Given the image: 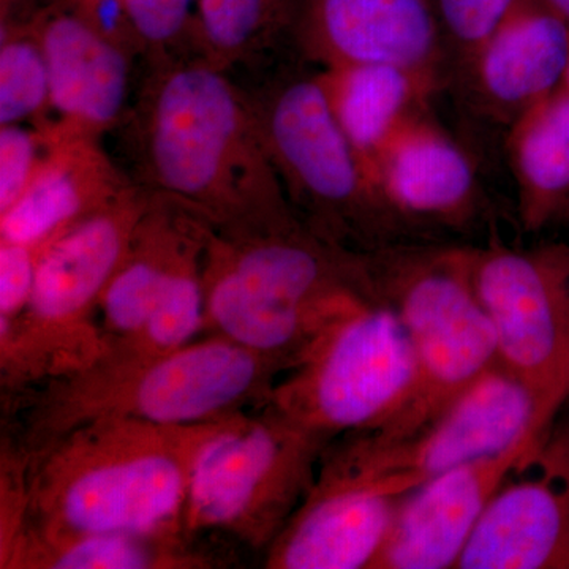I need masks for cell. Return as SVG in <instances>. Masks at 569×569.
I'll return each mask as SVG.
<instances>
[{"mask_svg":"<svg viewBox=\"0 0 569 569\" xmlns=\"http://www.w3.org/2000/svg\"><path fill=\"white\" fill-rule=\"evenodd\" d=\"M47 59L51 110L93 137L129 114L133 48L104 33L80 9H51L32 21Z\"/></svg>","mask_w":569,"mask_h":569,"instance_id":"cell-16","label":"cell"},{"mask_svg":"<svg viewBox=\"0 0 569 569\" xmlns=\"http://www.w3.org/2000/svg\"><path fill=\"white\" fill-rule=\"evenodd\" d=\"M43 159L28 190L0 213V241L43 247L134 182L112 163L100 138L69 123H41Z\"/></svg>","mask_w":569,"mask_h":569,"instance_id":"cell-18","label":"cell"},{"mask_svg":"<svg viewBox=\"0 0 569 569\" xmlns=\"http://www.w3.org/2000/svg\"><path fill=\"white\" fill-rule=\"evenodd\" d=\"M471 279L497 339L498 361L557 418L569 399V244L492 239L468 247Z\"/></svg>","mask_w":569,"mask_h":569,"instance_id":"cell-11","label":"cell"},{"mask_svg":"<svg viewBox=\"0 0 569 569\" xmlns=\"http://www.w3.org/2000/svg\"><path fill=\"white\" fill-rule=\"evenodd\" d=\"M553 421L537 395L497 361L417 432L395 441L346 433L326 447L318 468L373 492L406 496L462 463L542 436Z\"/></svg>","mask_w":569,"mask_h":569,"instance_id":"cell-9","label":"cell"},{"mask_svg":"<svg viewBox=\"0 0 569 569\" xmlns=\"http://www.w3.org/2000/svg\"><path fill=\"white\" fill-rule=\"evenodd\" d=\"M51 110L50 73L33 24L3 28L0 43V126H41Z\"/></svg>","mask_w":569,"mask_h":569,"instance_id":"cell-25","label":"cell"},{"mask_svg":"<svg viewBox=\"0 0 569 569\" xmlns=\"http://www.w3.org/2000/svg\"><path fill=\"white\" fill-rule=\"evenodd\" d=\"M148 203V190L133 182L44 247L24 312L0 320L3 400L103 355L107 340L96 320L100 299Z\"/></svg>","mask_w":569,"mask_h":569,"instance_id":"cell-6","label":"cell"},{"mask_svg":"<svg viewBox=\"0 0 569 569\" xmlns=\"http://www.w3.org/2000/svg\"><path fill=\"white\" fill-rule=\"evenodd\" d=\"M212 422L102 419L28 452V523L80 533L186 535L190 471Z\"/></svg>","mask_w":569,"mask_h":569,"instance_id":"cell-4","label":"cell"},{"mask_svg":"<svg viewBox=\"0 0 569 569\" xmlns=\"http://www.w3.org/2000/svg\"><path fill=\"white\" fill-rule=\"evenodd\" d=\"M44 247L0 241V320H17L24 312Z\"/></svg>","mask_w":569,"mask_h":569,"instance_id":"cell-29","label":"cell"},{"mask_svg":"<svg viewBox=\"0 0 569 569\" xmlns=\"http://www.w3.org/2000/svg\"><path fill=\"white\" fill-rule=\"evenodd\" d=\"M78 2H86V0H78Z\"/></svg>","mask_w":569,"mask_h":569,"instance_id":"cell-32","label":"cell"},{"mask_svg":"<svg viewBox=\"0 0 569 569\" xmlns=\"http://www.w3.org/2000/svg\"><path fill=\"white\" fill-rule=\"evenodd\" d=\"M413 383L415 356L406 328L377 299L326 329L277 381L268 403L332 441L385 425L407 402Z\"/></svg>","mask_w":569,"mask_h":569,"instance_id":"cell-10","label":"cell"},{"mask_svg":"<svg viewBox=\"0 0 569 569\" xmlns=\"http://www.w3.org/2000/svg\"><path fill=\"white\" fill-rule=\"evenodd\" d=\"M567 86L569 88V70H568V77H567Z\"/></svg>","mask_w":569,"mask_h":569,"instance_id":"cell-31","label":"cell"},{"mask_svg":"<svg viewBox=\"0 0 569 569\" xmlns=\"http://www.w3.org/2000/svg\"><path fill=\"white\" fill-rule=\"evenodd\" d=\"M337 118L373 178L380 153L425 112L432 92L406 70L361 66L325 70Z\"/></svg>","mask_w":569,"mask_h":569,"instance_id":"cell-23","label":"cell"},{"mask_svg":"<svg viewBox=\"0 0 569 569\" xmlns=\"http://www.w3.org/2000/svg\"><path fill=\"white\" fill-rule=\"evenodd\" d=\"M293 367L282 356L204 335L152 358L103 356L3 403L17 421L10 436L32 455L74 427L102 419L194 426L264 406Z\"/></svg>","mask_w":569,"mask_h":569,"instance_id":"cell-2","label":"cell"},{"mask_svg":"<svg viewBox=\"0 0 569 569\" xmlns=\"http://www.w3.org/2000/svg\"><path fill=\"white\" fill-rule=\"evenodd\" d=\"M47 149L43 127L0 126V213L9 211L28 190Z\"/></svg>","mask_w":569,"mask_h":569,"instance_id":"cell-28","label":"cell"},{"mask_svg":"<svg viewBox=\"0 0 569 569\" xmlns=\"http://www.w3.org/2000/svg\"><path fill=\"white\" fill-rule=\"evenodd\" d=\"M568 70V22L542 0H519L456 88L508 132L567 82Z\"/></svg>","mask_w":569,"mask_h":569,"instance_id":"cell-15","label":"cell"},{"mask_svg":"<svg viewBox=\"0 0 569 569\" xmlns=\"http://www.w3.org/2000/svg\"><path fill=\"white\" fill-rule=\"evenodd\" d=\"M138 186L216 233L301 222L264 151L249 96L198 52L149 62L129 110Z\"/></svg>","mask_w":569,"mask_h":569,"instance_id":"cell-1","label":"cell"},{"mask_svg":"<svg viewBox=\"0 0 569 569\" xmlns=\"http://www.w3.org/2000/svg\"><path fill=\"white\" fill-rule=\"evenodd\" d=\"M447 54L448 86H456L519 0H433Z\"/></svg>","mask_w":569,"mask_h":569,"instance_id":"cell-26","label":"cell"},{"mask_svg":"<svg viewBox=\"0 0 569 569\" xmlns=\"http://www.w3.org/2000/svg\"><path fill=\"white\" fill-rule=\"evenodd\" d=\"M403 496L373 492L328 471L266 550L268 569H370Z\"/></svg>","mask_w":569,"mask_h":569,"instance_id":"cell-17","label":"cell"},{"mask_svg":"<svg viewBox=\"0 0 569 569\" xmlns=\"http://www.w3.org/2000/svg\"><path fill=\"white\" fill-rule=\"evenodd\" d=\"M329 443L269 403L217 419L194 455L183 531L266 552L312 488Z\"/></svg>","mask_w":569,"mask_h":569,"instance_id":"cell-8","label":"cell"},{"mask_svg":"<svg viewBox=\"0 0 569 569\" xmlns=\"http://www.w3.org/2000/svg\"><path fill=\"white\" fill-rule=\"evenodd\" d=\"M377 299L366 254L328 244L301 222L238 236L209 231L204 335L298 366L326 329Z\"/></svg>","mask_w":569,"mask_h":569,"instance_id":"cell-3","label":"cell"},{"mask_svg":"<svg viewBox=\"0 0 569 569\" xmlns=\"http://www.w3.org/2000/svg\"><path fill=\"white\" fill-rule=\"evenodd\" d=\"M228 561L187 535L80 533L33 523L0 552L2 569H212Z\"/></svg>","mask_w":569,"mask_h":569,"instance_id":"cell-21","label":"cell"},{"mask_svg":"<svg viewBox=\"0 0 569 569\" xmlns=\"http://www.w3.org/2000/svg\"><path fill=\"white\" fill-rule=\"evenodd\" d=\"M456 568L569 569V421L509 470Z\"/></svg>","mask_w":569,"mask_h":569,"instance_id":"cell-13","label":"cell"},{"mask_svg":"<svg viewBox=\"0 0 569 569\" xmlns=\"http://www.w3.org/2000/svg\"><path fill=\"white\" fill-rule=\"evenodd\" d=\"M373 174L413 233L426 228L466 230L486 212L470 156L425 112L407 123L378 157Z\"/></svg>","mask_w":569,"mask_h":569,"instance_id":"cell-19","label":"cell"},{"mask_svg":"<svg viewBox=\"0 0 569 569\" xmlns=\"http://www.w3.org/2000/svg\"><path fill=\"white\" fill-rule=\"evenodd\" d=\"M366 254L377 298L399 317L415 356L407 402L365 432L395 441L417 432L496 365V331L471 279L468 247L403 242Z\"/></svg>","mask_w":569,"mask_h":569,"instance_id":"cell-7","label":"cell"},{"mask_svg":"<svg viewBox=\"0 0 569 569\" xmlns=\"http://www.w3.org/2000/svg\"><path fill=\"white\" fill-rule=\"evenodd\" d=\"M200 0H122L138 50L148 62L194 51Z\"/></svg>","mask_w":569,"mask_h":569,"instance_id":"cell-27","label":"cell"},{"mask_svg":"<svg viewBox=\"0 0 569 569\" xmlns=\"http://www.w3.org/2000/svg\"><path fill=\"white\" fill-rule=\"evenodd\" d=\"M295 0H200L194 51L224 71L263 61L288 41Z\"/></svg>","mask_w":569,"mask_h":569,"instance_id":"cell-24","label":"cell"},{"mask_svg":"<svg viewBox=\"0 0 569 569\" xmlns=\"http://www.w3.org/2000/svg\"><path fill=\"white\" fill-rule=\"evenodd\" d=\"M542 2L556 11L569 24V0H542Z\"/></svg>","mask_w":569,"mask_h":569,"instance_id":"cell-30","label":"cell"},{"mask_svg":"<svg viewBox=\"0 0 569 569\" xmlns=\"http://www.w3.org/2000/svg\"><path fill=\"white\" fill-rule=\"evenodd\" d=\"M209 231L211 227L192 212L149 193L122 263L100 299L99 325L107 346L140 331L182 266L204 252Z\"/></svg>","mask_w":569,"mask_h":569,"instance_id":"cell-20","label":"cell"},{"mask_svg":"<svg viewBox=\"0 0 569 569\" xmlns=\"http://www.w3.org/2000/svg\"><path fill=\"white\" fill-rule=\"evenodd\" d=\"M246 92L288 203L313 234L362 254L403 244L415 234L351 144L325 70L301 59Z\"/></svg>","mask_w":569,"mask_h":569,"instance_id":"cell-5","label":"cell"},{"mask_svg":"<svg viewBox=\"0 0 569 569\" xmlns=\"http://www.w3.org/2000/svg\"><path fill=\"white\" fill-rule=\"evenodd\" d=\"M288 43L321 70L389 66L432 93L448 86L433 0H295Z\"/></svg>","mask_w":569,"mask_h":569,"instance_id":"cell-12","label":"cell"},{"mask_svg":"<svg viewBox=\"0 0 569 569\" xmlns=\"http://www.w3.org/2000/svg\"><path fill=\"white\" fill-rule=\"evenodd\" d=\"M541 437L470 460L406 493L370 569L456 568L498 486Z\"/></svg>","mask_w":569,"mask_h":569,"instance_id":"cell-14","label":"cell"},{"mask_svg":"<svg viewBox=\"0 0 569 569\" xmlns=\"http://www.w3.org/2000/svg\"><path fill=\"white\" fill-rule=\"evenodd\" d=\"M507 152L523 233H541L569 223L567 82L508 130Z\"/></svg>","mask_w":569,"mask_h":569,"instance_id":"cell-22","label":"cell"}]
</instances>
